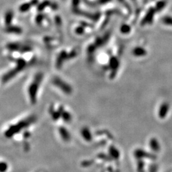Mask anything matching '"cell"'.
<instances>
[{
    "label": "cell",
    "instance_id": "52a82bcc",
    "mask_svg": "<svg viewBox=\"0 0 172 172\" xmlns=\"http://www.w3.org/2000/svg\"><path fill=\"white\" fill-rule=\"evenodd\" d=\"M119 61L117 60V58H112L110 60V66L112 68L114 69V70H116V69L118 68L119 67Z\"/></svg>",
    "mask_w": 172,
    "mask_h": 172
},
{
    "label": "cell",
    "instance_id": "277c9868",
    "mask_svg": "<svg viewBox=\"0 0 172 172\" xmlns=\"http://www.w3.org/2000/svg\"><path fill=\"white\" fill-rule=\"evenodd\" d=\"M149 145L150 147L151 148L152 150H153L154 151L156 152H158L160 149V145L159 144L158 141V140L156 139H155V138H152V139H150V142H149Z\"/></svg>",
    "mask_w": 172,
    "mask_h": 172
},
{
    "label": "cell",
    "instance_id": "ba28073f",
    "mask_svg": "<svg viewBox=\"0 0 172 172\" xmlns=\"http://www.w3.org/2000/svg\"><path fill=\"white\" fill-rule=\"evenodd\" d=\"M162 21L164 24L172 26V17L170 16H164L162 19Z\"/></svg>",
    "mask_w": 172,
    "mask_h": 172
},
{
    "label": "cell",
    "instance_id": "6da1fadb",
    "mask_svg": "<svg viewBox=\"0 0 172 172\" xmlns=\"http://www.w3.org/2000/svg\"><path fill=\"white\" fill-rule=\"evenodd\" d=\"M156 10H155L154 8H150L147 11L145 16L144 17V19L142 20V25H145V24H151L152 23L153 19H154V14H155V13H156Z\"/></svg>",
    "mask_w": 172,
    "mask_h": 172
},
{
    "label": "cell",
    "instance_id": "5b68a950",
    "mask_svg": "<svg viewBox=\"0 0 172 172\" xmlns=\"http://www.w3.org/2000/svg\"><path fill=\"white\" fill-rule=\"evenodd\" d=\"M131 28L128 24H124L120 26V32L123 34H129L131 32Z\"/></svg>",
    "mask_w": 172,
    "mask_h": 172
},
{
    "label": "cell",
    "instance_id": "7a4b0ae2",
    "mask_svg": "<svg viewBox=\"0 0 172 172\" xmlns=\"http://www.w3.org/2000/svg\"><path fill=\"white\" fill-rule=\"evenodd\" d=\"M169 110V105L168 103H163L161 105L159 111L158 115L161 119H164L166 117Z\"/></svg>",
    "mask_w": 172,
    "mask_h": 172
},
{
    "label": "cell",
    "instance_id": "3957f363",
    "mask_svg": "<svg viewBox=\"0 0 172 172\" xmlns=\"http://www.w3.org/2000/svg\"><path fill=\"white\" fill-rule=\"evenodd\" d=\"M132 53L135 57H144L147 55V52L142 47H136L133 49Z\"/></svg>",
    "mask_w": 172,
    "mask_h": 172
},
{
    "label": "cell",
    "instance_id": "8992f818",
    "mask_svg": "<svg viewBox=\"0 0 172 172\" xmlns=\"http://www.w3.org/2000/svg\"><path fill=\"white\" fill-rule=\"evenodd\" d=\"M166 5V2L165 1H159L156 4V7L155 8V10H156V12H159L160 10H163L165 7Z\"/></svg>",
    "mask_w": 172,
    "mask_h": 172
}]
</instances>
